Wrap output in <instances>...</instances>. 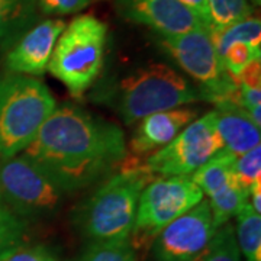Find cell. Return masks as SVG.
Listing matches in <instances>:
<instances>
[{
	"mask_svg": "<svg viewBox=\"0 0 261 261\" xmlns=\"http://www.w3.org/2000/svg\"><path fill=\"white\" fill-rule=\"evenodd\" d=\"M22 154L45 170L65 193H73L121 167L128 147L116 123L74 105H61Z\"/></svg>",
	"mask_w": 261,
	"mask_h": 261,
	"instance_id": "cell-1",
	"label": "cell"
},
{
	"mask_svg": "<svg viewBox=\"0 0 261 261\" xmlns=\"http://www.w3.org/2000/svg\"><path fill=\"white\" fill-rule=\"evenodd\" d=\"M99 93L126 125L138 123L152 113L203 100V94L193 82L163 63L138 67Z\"/></svg>",
	"mask_w": 261,
	"mask_h": 261,
	"instance_id": "cell-2",
	"label": "cell"
},
{
	"mask_svg": "<svg viewBox=\"0 0 261 261\" xmlns=\"http://www.w3.org/2000/svg\"><path fill=\"white\" fill-rule=\"evenodd\" d=\"M119 168L75 212L77 229L92 243L129 240L141 192L155 178L141 163Z\"/></svg>",
	"mask_w": 261,
	"mask_h": 261,
	"instance_id": "cell-3",
	"label": "cell"
},
{
	"mask_svg": "<svg viewBox=\"0 0 261 261\" xmlns=\"http://www.w3.org/2000/svg\"><path fill=\"white\" fill-rule=\"evenodd\" d=\"M56 108L44 82L13 73L0 75V160L27 148Z\"/></svg>",
	"mask_w": 261,
	"mask_h": 261,
	"instance_id": "cell-4",
	"label": "cell"
},
{
	"mask_svg": "<svg viewBox=\"0 0 261 261\" xmlns=\"http://www.w3.org/2000/svg\"><path fill=\"white\" fill-rule=\"evenodd\" d=\"M108 27L93 15H82L65 25L57 39L48 71L82 97L97 80L103 67Z\"/></svg>",
	"mask_w": 261,
	"mask_h": 261,
	"instance_id": "cell-5",
	"label": "cell"
},
{
	"mask_svg": "<svg viewBox=\"0 0 261 261\" xmlns=\"http://www.w3.org/2000/svg\"><path fill=\"white\" fill-rule=\"evenodd\" d=\"M160 42L200 89L203 100L214 105L225 100L241 105L238 80L225 71L207 27L174 37H163Z\"/></svg>",
	"mask_w": 261,
	"mask_h": 261,
	"instance_id": "cell-6",
	"label": "cell"
},
{
	"mask_svg": "<svg viewBox=\"0 0 261 261\" xmlns=\"http://www.w3.org/2000/svg\"><path fill=\"white\" fill-rule=\"evenodd\" d=\"M203 199L202 190L190 176L155 177L141 192L138 211L129 237L138 251L149 248L155 237L178 216Z\"/></svg>",
	"mask_w": 261,
	"mask_h": 261,
	"instance_id": "cell-7",
	"label": "cell"
},
{
	"mask_svg": "<svg viewBox=\"0 0 261 261\" xmlns=\"http://www.w3.org/2000/svg\"><path fill=\"white\" fill-rule=\"evenodd\" d=\"M67 195L45 170L25 154L0 160V202L22 219L56 214Z\"/></svg>",
	"mask_w": 261,
	"mask_h": 261,
	"instance_id": "cell-8",
	"label": "cell"
},
{
	"mask_svg": "<svg viewBox=\"0 0 261 261\" xmlns=\"http://www.w3.org/2000/svg\"><path fill=\"white\" fill-rule=\"evenodd\" d=\"M222 148L224 141L211 111L189 123L166 147L141 161V166L154 177L192 176Z\"/></svg>",
	"mask_w": 261,
	"mask_h": 261,
	"instance_id": "cell-9",
	"label": "cell"
},
{
	"mask_svg": "<svg viewBox=\"0 0 261 261\" xmlns=\"http://www.w3.org/2000/svg\"><path fill=\"white\" fill-rule=\"evenodd\" d=\"M207 199L178 216L151 244L152 261H193L215 233Z\"/></svg>",
	"mask_w": 261,
	"mask_h": 261,
	"instance_id": "cell-10",
	"label": "cell"
},
{
	"mask_svg": "<svg viewBox=\"0 0 261 261\" xmlns=\"http://www.w3.org/2000/svg\"><path fill=\"white\" fill-rule=\"evenodd\" d=\"M118 10L125 19L154 29L163 37L206 27L178 0H118Z\"/></svg>",
	"mask_w": 261,
	"mask_h": 261,
	"instance_id": "cell-11",
	"label": "cell"
},
{
	"mask_svg": "<svg viewBox=\"0 0 261 261\" xmlns=\"http://www.w3.org/2000/svg\"><path fill=\"white\" fill-rule=\"evenodd\" d=\"M65 22L47 19L31 28L6 56V67L13 74L44 75L57 39L63 34Z\"/></svg>",
	"mask_w": 261,
	"mask_h": 261,
	"instance_id": "cell-12",
	"label": "cell"
},
{
	"mask_svg": "<svg viewBox=\"0 0 261 261\" xmlns=\"http://www.w3.org/2000/svg\"><path fill=\"white\" fill-rule=\"evenodd\" d=\"M197 113L199 111L193 108H176L145 116L130 137L126 157L141 163V159H147L170 144L189 123L197 119Z\"/></svg>",
	"mask_w": 261,
	"mask_h": 261,
	"instance_id": "cell-13",
	"label": "cell"
},
{
	"mask_svg": "<svg viewBox=\"0 0 261 261\" xmlns=\"http://www.w3.org/2000/svg\"><path fill=\"white\" fill-rule=\"evenodd\" d=\"M215 122L216 129L224 141V148L241 155L260 145V126L255 125L251 116L240 103H215Z\"/></svg>",
	"mask_w": 261,
	"mask_h": 261,
	"instance_id": "cell-14",
	"label": "cell"
},
{
	"mask_svg": "<svg viewBox=\"0 0 261 261\" xmlns=\"http://www.w3.org/2000/svg\"><path fill=\"white\" fill-rule=\"evenodd\" d=\"M235 159L237 155L233 152L222 148L190 176L195 185L202 190L203 196L209 197L215 195L237 180L233 173Z\"/></svg>",
	"mask_w": 261,
	"mask_h": 261,
	"instance_id": "cell-15",
	"label": "cell"
},
{
	"mask_svg": "<svg viewBox=\"0 0 261 261\" xmlns=\"http://www.w3.org/2000/svg\"><path fill=\"white\" fill-rule=\"evenodd\" d=\"M235 237L241 257L245 261H261V215L245 202L235 215Z\"/></svg>",
	"mask_w": 261,
	"mask_h": 261,
	"instance_id": "cell-16",
	"label": "cell"
},
{
	"mask_svg": "<svg viewBox=\"0 0 261 261\" xmlns=\"http://www.w3.org/2000/svg\"><path fill=\"white\" fill-rule=\"evenodd\" d=\"M211 38L214 42L218 56L222 57L228 48L243 42L254 49L261 51V22L258 18H247L226 28L211 31Z\"/></svg>",
	"mask_w": 261,
	"mask_h": 261,
	"instance_id": "cell-17",
	"label": "cell"
},
{
	"mask_svg": "<svg viewBox=\"0 0 261 261\" xmlns=\"http://www.w3.org/2000/svg\"><path fill=\"white\" fill-rule=\"evenodd\" d=\"M215 229L228 224L229 219L240 212L245 202H248V190L237 180L231 185L207 197Z\"/></svg>",
	"mask_w": 261,
	"mask_h": 261,
	"instance_id": "cell-18",
	"label": "cell"
},
{
	"mask_svg": "<svg viewBox=\"0 0 261 261\" xmlns=\"http://www.w3.org/2000/svg\"><path fill=\"white\" fill-rule=\"evenodd\" d=\"M38 0H0V41L27 28L35 18Z\"/></svg>",
	"mask_w": 261,
	"mask_h": 261,
	"instance_id": "cell-19",
	"label": "cell"
},
{
	"mask_svg": "<svg viewBox=\"0 0 261 261\" xmlns=\"http://www.w3.org/2000/svg\"><path fill=\"white\" fill-rule=\"evenodd\" d=\"M193 261H243L233 225L228 222L218 228L205 250Z\"/></svg>",
	"mask_w": 261,
	"mask_h": 261,
	"instance_id": "cell-20",
	"label": "cell"
},
{
	"mask_svg": "<svg viewBox=\"0 0 261 261\" xmlns=\"http://www.w3.org/2000/svg\"><path fill=\"white\" fill-rule=\"evenodd\" d=\"M209 29H222L240 20L250 18L252 13L248 0H207Z\"/></svg>",
	"mask_w": 261,
	"mask_h": 261,
	"instance_id": "cell-21",
	"label": "cell"
},
{
	"mask_svg": "<svg viewBox=\"0 0 261 261\" xmlns=\"http://www.w3.org/2000/svg\"><path fill=\"white\" fill-rule=\"evenodd\" d=\"M25 235L27 221L0 202V260L23 245Z\"/></svg>",
	"mask_w": 261,
	"mask_h": 261,
	"instance_id": "cell-22",
	"label": "cell"
},
{
	"mask_svg": "<svg viewBox=\"0 0 261 261\" xmlns=\"http://www.w3.org/2000/svg\"><path fill=\"white\" fill-rule=\"evenodd\" d=\"M79 261H137V251L129 240L92 243Z\"/></svg>",
	"mask_w": 261,
	"mask_h": 261,
	"instance_id": "cell-23",
	"label": "cell"
},
{
	"mask_svg": "<svg viewBox=\"0 0 261 261\" xmlns=\"http://www.w3.org/2000/svg\"><path fill=\"white\" fill-rule=\"evenodd\" d=\"M233 173L237 181L248 192L252 185L261 181V145L237 155Z\"/></svg>",
	"mask_w": 261,
	"mask_h": 261,
	"instance_id": "cell-24",
	"label": "cell"
},
{
	"mask_svg": "<svg viewBox=\"0 0 261 261\" xmlns=\"http://www.w3.org/2000/svg\"><path fill=\"white\" fill-rule=\"evenodd\" d=\"M260 56V49H254L247 44L237 42L225 51V54L221 57V60H222L225 71L232 77H238L245 68V65L248 64L251 60H254L255 57Z\"/></svg>",
	"mask_w": 261,
	"mask_h": 261,
	"instance_id": "cell-25",
	"label": "cell"
},
{
	"mask_svg": "<svg viewBox=\"0 0 261 261\" xmlns=\"http://www.w3.org/2000/svg\"><path fill=\"white\" fill-rule=\"evenodd\" d=\"M0 261H60L57 254L49 247L42 244L35 245H20L8 257Z\"/></svg>",
	"mask_w": 261,
	"mask_h": 261,
	"instance_id": "cell-26",
	"label": "cell"
},
{
	"mask_svg": "<svg viewBox=\"0 0 261 261\" xmlns=\"http://www.w3.org/2000/svg\"><path fill=\"white\" fill-rule=\"evenodd\" d=\"M90 0H38L41 10L47 15H70L84 9Z\"/></svg>",
	"mask_w": 261,
	"mask_h": 261,
	"instance_id": "cell-27",
	"label": "cell"
},
{
	"mask_svg": "<svg viewBox=\"0 0 261 261\" xmlns=\"http://www.w3.org/2000/svg\"><path fill=\"white\" fill-rule=\"evenodd\" d=\"M238 86L247 90L261 92V56L255 57L245 65L241 74L237 77Z\"/></svg>",
	"mask_w": 261,
	"mask_h": 261,
	"instance_id": "cell-28",
	"label": "cell"
},
{
	"mask_svg": "<svg viewBox=\"0 0 261 261\" xmlns=\"http://www.w3.org/2000/svg\"><path fill=\"white\" fill-rule=\"evenodd\" d=\"M185 8L193 12L197 18L200 19L206 27L209 28V9H207V0H178ZM211 31V29H209Z\"/></svg>",
	"mask_w": 261,
	"mask_h": 261,
	"instance_id": "cell-29",
	"label": "cell"
},
{
	"mask_svg": "<svg viewBox=\"0 0 261 261\" xmlns=\"http://www.w3.org/2000/svg\"><path fill=\"white\" fill-rule=\"evenodd\" d=\"M254 2H255L257 5H260V0H254Z\"/></svg>",
	"mask_w": 261,
	"mask_h": 261,
	"instance_id": "cell-30",
	"label": "cell"
}]
</instances>
